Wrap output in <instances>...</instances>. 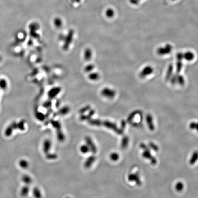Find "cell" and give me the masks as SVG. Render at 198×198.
<instances>
[{
  "mask_svg": "<svg viewBox=\"0 0 198 198\" xmlns=\"http://www.w3.org/2000/svg\"><path fill=\"white\" fill-rule=\"evenodd\" d=\"M142 155L144 158L149 160L152 165H156V164L157 163V160L155 157L152 156L149 147L144 150V152H143Z\"/></svg>",
  "mask_w": 198,
  "mask_h": 198,
  "instance_id": "6da1fadb",
  "label": "cell"
},
{
  "mask_svg": "<svg viewBox=\"0 0 198 198\" xmlns=\"http://www.w3.org/2000/svg\"><path fill=\"white\" fill-rule=\"evenodd\" d=\"M85 141L86 145L89 147L90 152L94 154H95L97 153V147L91 138H90L89 136H86L85 137Z\"/></svg>",
  "mask_w": 198,
  "mask_h": 198,
  "instance_id": "7a4b0ae2",
  "label": "cell"
},
{
  "mask_svg": "<svg viewBox=\"0 0 198 198\" xmlns=\"http://www.w3.org/2000/svg\"><path fill=\"white\" fill-rule=\"evenodd\" d=\"M104 125L107 128L113 130L117 134H118V135H122L123 133V131L122 129H119L116 126V125L114 124L108 122H104Z\"/></svg>",
  "mask_w": 198,
  "mask_h": 198,
  "instance_id": "3957f363",
  "label": "cell"
},
{
  "mask_svg": "<svg viewBox=\"0 0 198 198\" xmlns=\"http://www.w3.org/2000/svg\"><path fill=\"white\" fill-rule=\"evenodd\" d=\"M128 179L129 181L135 182L136 184L138 186H140L141 185V181L140 180L139 176L137 173L129 174L128 176Z\"/></svg>",
  "mask_w": 198,
  "mask_h": 198,
  "instance_id": "277c9868",
  "label": "cell"
},
{
  "mask_svg": "<svg viewBox=\"0 0 198 198\" xmlns=\"http://www.w3.org/2000/svg\"><path fill=\"white\" fill-rule=\"evenodd\" d=\"M96 159V157L94 155H91L89 156V157H88L84 163V167L85 168H89L91 167Z\"/></svg>",
  "mask_w": 198,
  "mask_h": 198,
  "instance_id": "5b68a950",
  "label": "cell"
},
{
  "mask_svg": "<svg viewBox=\"0 0 198 198\" xmlns=\"http://www.w3.org/2000/svg\"><path fill=\"white\" fill-rule=\"evenodd\" d=\"M51 142L50 140L48 139L44 140L43 143V150L45 154L48 153L50 152L51 148Z\"/></svg>",
  "mask_w": 198,
  "mask_h": 198,
  "instance_id": "8992f818",
  "label": "cell"
},
{
  "mask_svg": "<svg viewBox=\"0 0 198 198\" xmlns=\"http://www.w3.org/2000/svg\"><path fill=\"white\" fill-rule=\"evenodd\" d=\"M29 188L28 185H26L25 186H23L20 191V195L23 197H27L28 195V194L29 193Z\"/></svg>",
  "mask_w": 198,
  "mask_h": 198,
  "instance_id": "52a82bcc",
  "label": "cell"
},
{
  "mask_svg": "<svg viewBox=\"0 0 198 198\" xmlns=\"http://www.w3.org/2000/svg\"><path fill=\"white\" fill-rule=\"evenodd\" d=\"M22 181L27 185L30 184L32 182V178L30 176L27 175V174L23 175L22 177Z\"/></svg>",
  "mask_w": 198,
  "mask_h": 198,
  "instance_id": "ba28073f",
  "label": "cell"
},
{
  "mask_svg": "<svg viewBox=\"0 0 198 198\" xmlns=\"http://www.w3.org/2000/svg\"><path fill=\"white\" fill-rule=\"evenodd\" d=\"M198 160V152L195 151L193 153L190 159L189 160V163L191 165H193L196 163V161Z\"/></svg>",
  "mask_w": 198,
  "mask_h": 198,
  "instance_id": "9c48e42d",
  "label": "cell"
},
{
  "mask_svg": "<svg viewBox=\"0 0 198 198\" xmlns=\"http://www.w3.org/2000/svg\"><path fill=\"white\" fill-rule=\"evenodd\" d=\"M129 138L128 136H124L122 139L121 146L122 149H126L128 146L129 143Z\"/></svg>",
  "mask_w": 198,
  "mask_h": 198,
  "instance_id": "30bf717a",
  "label": "cell"
},
{
  "mask_svg": "<svg viewBox=\"0 0 198 198\" xmlns=\"http://www.w3.org/2000/svg\"><path fill=\"white\" fill-rule=\"evenodd\" d=\"M33 194L35 198H42V194L38 187H35L33 189Z\"/></svg>",
  "mask_w": 198,
  "mask_h": 198,
  "instance_id": "8fae6325",
  "label": "cell"
},
{
  "mask_svg": "<svg viewBox=\"0 0 198 198\" xmlns=\"http://www.w3.org/2000/svg\"><path fill=\"white\" fill-rule=\"evenodd\" d=\"M57 137L58 141L60 142H63L65 139V136L61 129L57 130Z\"/></svg>",
  "mask_w": 198,
  "mask_h": 198,
  "instance_id": "7c38bea8",
  "label": "cell"
},
{
  "mask_svg": "<svg viewBox=\"0 0 198 198\" xmlns=\"http://www.w3.org/2000/svg\"><path fill=\"white\" fill-rule=\"evenodd\" d=\"M19 165L23 169H26L29 167V163L26 160L21 159L19 160Z\"/></svg>",
  "mask_w": 198,
  "mask_h": 198,
  "instance_id": "4fadbf2b",
  "label": "cell"
},
{
  "mask_svg": "<svg viewBox=\"0 0 198 198\" xmlns=\"http://www.w3.org/2000/svg\"><path fill=\"white\" fill-rule=\"evenodd\" d=\"M79 150H80V152L83 154H86L90 152L89 147L86 144L82 145L80 146Z\"/></svg>",
  "mask_w": 198,
  "mask_h": 198,
  "instance_id": "5bb4252c",
  "label": "cell"
},
{
  "mask_svg": "<svg viewBox=\"0 0 198 198\" xmlns=\"http://www.w3.org/2000/svg\"><path fill=\"white\" fill-rule=\"evenodd\" d=\"M105 15L107 18H111L114 17L115 15V11L112 8H108L106 10Z\"/></svg>",
  "mask_w": 198,
  "mask_h": 198,
  "instance_id": "9a60e30c",
  "label": "cell"
},
{
  "mask_svg": "<svg viewBox=\"0 0 198 198\" xmlns=\"http://www.w3.org/2000/svg\"><path fill=\"white\" fill-rule=\"evenodd\" d=\"M147 123H148V127H149L150 130H151V131H153V130H154L155 127H154L153 124L152 119V117H150V116L147 117Z\"/></svg>",
  "mask_w": 198,
  "mask_h": 198,
  "instance_id": "2e32d148",
  "label": "cell"
},
{
  "mask_svg": "<svg viewBox=\"0 0 198 198\" xmlns=\"http://www.w3.org/2000/svg\"><path fill=\"white\" fill-rule=\"evenodd\" d=\"M13 131H14V129L10 125L6 128L5 131V135L7 137H10L12 135Z\"/></svg>",
  "mask_w": 198,
  "mask_h": 198,
  "instance_id": "e0dca14e",
  "label": "cell"
},
{
  "mask_svg": "<svg viewBox=\"0 0 198 198\" xmlns=\"http://www.w3.org/2000/svg\"><path fill=\"white\" fill-rule=\"evenodd\" d=\"M110 158L111 160L116 161L118 160L119 159V155L118 153L116 152H113L110 155Z\"/></svg>",
  "mask_w": 198,
  "mask_h": 198,
  "instance_id": "ac0fdd59",
  "label": "cell"
},
{
  "mask_svg": "<svg viewBox=\"0 0 198 198\" xmlns=\"http://www.w3.org/2000/svg\"><path fill=\"white\" fill-rule=\"evenodd\" d=\"M46 158L48 160H55L57 158V155L55 153H48L46 154Z\"/></svg>",
  "mask_w": 198,
  "mask_h": 198,
  "instance_id": "d6986e66",
  "label": "cell"
},
{
  "mask_svg": "<svg viewBox=\"0 0 198 198\" xmlns=\"http://www.w3.org/2000/svg\"><path fill=\"white\" fill-rule=\"evenodd\" d=\"M184 185L181 182H178L175 185V188L178 192L181 191L184 188Z\"/></svg>",
  "mask_w": 198,
  "mask_h": 198,
  "instance_id": "ffe728a7",
  "label": "cell"
},
{
  "mask_svg": "<svg viewBox=\"0 0 198 198\" xmlns=\"http://www.w3.org/2000/svg\"><path fill=\"white\" fill-rule=\"evenodd\" d=\"M54 23L56 27H60L62 25V21L60 19V18H56L54 20Z\"/></svg>",
  "mask_w": 198,
  "mask_h": 198,
  "instance_id": "44dd1931",
  "label": "cell"
},
{
  "mask_svg": "<svg viewBox=\"0 0 198 198\" xmlns=\"http://www.w3.org/2000/svg\"><path fill=\"white\" fill-rule=\"evenodd\" d=\"M25 122L24 120H21L18 123V128L21 131L25 130Z\"/></svg>",
  "mask_w": 198,
  "mask_h": 198,
  "instance_id": "7402d4cb",
  "label": "cell"
},
{
  "mask_svg": "<svg viewBox=\"0 0 198 198\" xmlns=\"http://www.w3.org/2000/svg\"><path fill=\"white\" fill-rule=\"evenodd\" d=\"M149 147L155 152H158V150H159V147H158V146L156 145V144H154L153 142L149 143Z\"/></svg>",
  "mask_w": 198,
  "mask_h": 198,
  "instance_id": "603a6c76",
  "label": "cell"
},
{
  "mask_svg": "<svg viewBox=\"0 0 198 198\" xmlns=\"http://www.w3.org/2000/svg\"><path fill=\"white\" fill-rule=\"evenodd\" d=\"M7 86V82L5 80H1L0 81V87L3 89H6Z\"/></svg>",
  "mask_w": 198,
  "mask_h": 198,
  "instance_id": "cb8c5ba5",
  "label": "cell"
},
{
  "mask_svg": "<svg viewBox=\"0 0 198 198\" xmlns=\"http://www.w3.org/2000/svg\"><path fill=\"white\" fill-rule=\"evenodd\" d=\"M190 128L192 129H196L198 132V123L192 122L190 124Z\"/></svg>",
  "mask_w": 198,
  "mask_h": 198,
  "instance_id": "d4e9b609",
  "label": "cell"
},
{
  "mask_svg": "<svg viewBox=\"0 0 198 198\" xmlns=\"http://www.w3.org/2000/svg\"><path fill=\"white\" fill-rule=\"evenodd\" d=\"M52 124L55 128L57 129V130L61 129V125L59 122H53Z\"/></svg>",
  "mask_w": 198,
  "mask_h": 198,
  "instance_id": "484cf974",
  "label": "cell"
},
{
  "mask_svg": "<svg viewBox=\"0 0 198 198\" xmlns=\"http://www.w3.org/2000/svg\"><path fill=\"white\" fill-rule=\"evenodd\" d=\"M141 1V0H129V2L131 4L136 6L139 4Z\"/></svg>",
  "mask_w": 198,
  "mask_h": 198,
  "instance_id": "4316f807",
  "label": "cell"
},
{
  "mask_svg": "<svg viewBox=\"0 0 198 198\" xmlns=\"http://www.w3.org/2000/svg\"><path fill=\"white\" fill-rule=\"evenodd\" d=\"M10 125L12 127V128L14 130H16L18 129V122H12Z\"/></svg>",
  "mask_w": 198,
  "mask_h": 198,
  "instance_id": "83f0119b",
  "label": "cell"
},
{
  "mask_svg": "<svg viewBox=\"0 0 198 198\" xmlns=\"http://www.w3.org/2000/svg\"><path fill=\"white\" fill-rule=\"evenodd\" d=\"M90 124H91L92 125H96V126H100V124H101L100 122L97 121H91L90 122Z\"/></svg>",
  "mask_w": 198,
  "mask_h": 198,
  "instance_id": "f1b7e54d",
  "label": "cell"
},
{
  "mask_svg": "<svg viewBox=\"0 0 198 198\" xmlns=\"http://www.w3.org/2000/svg\"><path fill=\"white\" fill-rule=\"evenodd\" d=\"M140 148H141L142 149L144 150L146 149L147 148H148L147 145L145 144H144V143H142V144H140Z\"/></svg>",
  "mask_w": 198,
  "mask_h": 198,
  "instance_id": "f546056e",
  "label": "cell"
},
{
  "mask_svg": "<svg viewBox=\"0 0 198 198\" xmlns=\"http://www.w3.org/2000/svg\"><path fill=\"white\" fill-rule=\"evenodd\" d=\"M75 1L77 2H79L80 1V0H75Z\"/></svg>",
  "mask_w": 198,
  "mask_h": 198,
  "instance_id": "4dcf8cb0",
  "label": "cell"
},
{
  "mask_svg": "<svg viewBox=\"0 0 198 198\" xmlns=\"http://www.w3.org/2000/svg\"><path fill=\"white\" fill-rule=\"evenodd\" d=\"M1 56H0V61H1Z\"/></svg>",
  "mask_w": 198,
  "mask_h": 198,
  "instance_id": "1f68e13d",
  "label": "cell"
},
{
  "mask_svg": "<svg viewBox=\"0 0 198 198\" xmlns=\"http://www.w3.org/2000/svg\"><path fill=\"white\" fill-rule=\"evenodd\" d=\"M171 1H176V0H171Z\"/></svg>",
  "mask_w": 198,
  "mask_h": 198,
  "instance_id": "d6a6232c",
  "label": "cell"
},
{
  "mask_svg": "<svg viewBox=\"0 0 198 198\" xmlns=\"http://www.w3.org/2000/svg\"><path fill=\"white\" fill-rule=\"evenodd\" d=\"M66 198H69V197H66Z\"/></svg>",
  "mask_w": 198,
  "mask_h": 198,
  "instance_id": "836d02e7",
  "label": "cell"
}]
</instances>
